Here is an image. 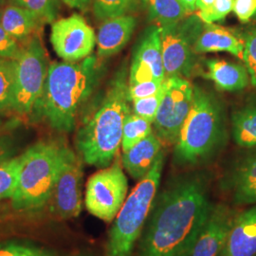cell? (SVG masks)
Returning a JSON list of instances; mask_svg holds the SVG:
<instances>
[{
    "instance_id": "obj_42",
    "label": "cell",
    "mask_w": 256,
    "mask_h": 256,
    "mask_svg": "<svg viewBox=\"0 0 256 256\" xmlns=\"http://www.w3.org/2000/svg\"><path fill=\"white\" fill-rule=\"evenodd\" d=\"M4 9V8H2V4H1V2H0V14H1V12H2V10Z\"/></svg>"
},
{
    "instance_id": "obj_8",
    "label": "cell",
    "mask_w": 256,
    "mask_h": 256,
    "mask_svg": "<svg viewBox=\"0 0 256 256\" xmlns=\"http://www.w3.org/2000/svg\"><path fill=\"white\" fill-rule=\"evenodd\" d=\"M203 25L204 22L198 16H190L160 27L166 78H189L194 72L198 66L196 44Z\"/></svg>"
},
{
    "instance_id": "obj_6",
    "label": "cell",
    "mask_w": 256,
    "mask_h": 256,
    "mask_svg": "<svg viewBox=\"0 0 256 256\" xmlns=\"http://www.w3.org/2000/svg\"><path fill=\"white\" fill-rule=\"evenodd\" d=\"M165 153L162 150L148 174L130 192L114 220L106 238L104 256H133L142 236L164 172Z\"/></svg>"
},
{
    "instance_id": "obj_33",
    "label": "cell",
    "mask_w": 256,
    "mask_h": 256,
    "mask_svg": "<svg viewBox=\"0 0 256 256\" xmlns=\"http://www.w3.org/2000/svg\"><path fill=\"white\" fill-rule=\"evenodd\" d=\"M234 0H214L212 5L205 12H200L198 18L204 23L212 24L225 18L234 10Z\"/></svg>"
},
{
    "instance_id": "obj_2",
    "label": "cell",
    "mask_w": 256,
    "mask_h": 256,
    "mask_svg": "<svg viewBox=\"0 0 256 256\" xmlns=\"http://www.w3.org/2000/svg\"><path fill=\"white\" fill-rule=\"evenodd\" d=\"M128 75V66L122 64L76 133L75 148L86 164L108 167L119 153L124 124L131 113Z\"/></svg>"
},
{
    "instance_id": "obj_31",
    "label": "cell",
    "mask_w": 256,
    "mask_h": 256,
    "mask_svg": "<svg viewBox=\"0 0 256 256\" xmlns=\"http://www.w3.org/2000/svg\"><path fill=\"white\" fill-rule=\"evenodd\" d=\"M164 92L165 80L162 84L160 88L156 92L154 95L132 102L133 113H135L136 115L144 119L147 120L153 124Z\"/></svg>"
},
{
    "instance_id": "obj_30",
    "label": "cell",
    "mask_w": 256,
    "mask_h": 256,
    "mask_svg": "<svg viewBox=\"0 0 256 256\" xmlns=\"http://www.w3.org/2000/svg\"><path fill=\"white\" fill-rule=\"evenodd\" d=\"M12 2L34 12L43 24L54 22L59 8L58 0H12Z\"/></svg>"
},
{
    "instance_id": "obj_1",
    "label": "cell",
    "mask_w": 256,
    "mask_h": 256,
    "mask_svg": "<svg viewBox=\"0 0 256 256\" xmlns=\"http://www.w3.org/2000/svg\"><path fill=\"white\" fill-rule=\"evenodd\" d=\"M210 174L172 178L156 194L133 256H191L210 205Z\"/></svg>"
},
{
    "instance_id": "obj_18",
    "label": "cell",
    "mask_w": 256,
    "mask_h": 256,
    "mask_svg": "<svg viewBox=\"0 0 256 256\" xmlns=\"http://www.w3.org/2000/svg\"><path fill=\"white\" fill-rule=\"evenodd\" d=\"M162 151V142L153 132L126 152H122V165L133 180L140 182L151 170Z\"/></svg>"
},
{
    "instance_id": "obj_21",
    "label": "cell",
    "mask_w": 256,
    "mask_h": 256,
    "mask_svg": "<svg viewBox=\"0 0 256 256\" xmlns=\"http://www.w3.org/2000/svg\"><path fill=\"white\" fill-rule=\"evenodd\" d=\"M205 78L212 81L222 92H240L250 84V75L243 64L220 59H209L205 62Z\"/></svg>"
},
{
    "instance_id": "obj_44",
    "label": "cell",
    "mask_w": 256,
    "mask_h": 256,
    "mask_svg": "<svg viewBox=\"0 0 256 256\" xmlns=\"http://www.w3.org/2000/svg\"><path fill=\"white\" fill-rule=\"evenodd\" d=\"M254 18H256V14H254Z\"/></svg>"
},
{
    "instance_id": "obj_25",
    "label": "cell",
    "mask_w": 256,
    "mask_h": 256,
    "mask_svg": "<svg viewBox=\"0 0 256 256\" xmlns=\"http://www.w3.org/2000/svg\"><path fill=\"white\" fill-rule=\"evenodd\" d=\"M146 9L149 20L158 27L176 23L184 18L188 12L178 0H140Z\"/></svg>"
},
{
    "instance_id": "obj_7",
    "label": "cell",
    "mask_w": 256,
    "mask_h": 256,
    "mask_svg": "<svg viewBox=\"0 0 256 256\" xmlns=\"http://www.w3.org/2000/svg\"><path fill=\"white\" fill-rule=\"evenodd\" d=\"M14 64V101L12 111L28 115L36 110L44 92L50 64L38 36L30 37L12 59Z\"/></svg>"
},
{
    "instance_id": "obj_37",
    "label": "cell",
    "mask_w": 256,
    "mask_h": 256,
    "mask_svg": "<svg viewBox=\"0 0 256 256\" xmlns=\"http://www.w3.org/2000/svg\"><path fill=\"white\" fill-rule=\"evenodd\" d=\"M234 12L241 23H248L256 12V0H234Z\"/></svg>"
},
{
    "instance_id": "obj_41",
    "label": "cell",
    "mask_w": 256,
    "mask_h": 256,
    "mask_svg": "<svg viewBox=\"0 0 256 256\" xmlns=\"http://www.w3.org/2000/svg\"><path fill=\"white\" fill-rule=\"evenodd\" d=\"M74 256H94V254L90 252H80L78 254H75Z\"/></svg>"
},
{
    "instance_id": "obj_20",
    "label": "cell",
    "mask_w": 256,
    "mask_h": 256,
    "mask_svg": "<svg viewBox=\"0 0 256 256\" xmlns=\"http://www.w3.org/2000/svg\"><path fill=\"white\" fill-rule=\"evenodd\" d=\"M198 54L209 52H229L243 59L244 42L227 28L204 23L202 34L196 44Z\"/></svg>"
},
{
    "instance_id": "obj_29",
    "label": "cell",
    "mask_w": 256,
    "mask_h": 256,
    "mask_svg": "<svg viewBox=\"0 0 256 256\" xmlns=\"http://www.w3.org/2000/svg\"><path fill=\"white\" fill-rule=\"evenodd\" d=\"M95 18L100 21L128 14L137 9L138 0H92Z\"/></svg>"
},
{
    "instance_id": "obj_19",
    "label": "cell",
    "mask_w": 256,
    "mask_h": 256,
    "mask_svg": "<svg viewBox=\"0 0 256 256\" xmlns=\"http://www.w3.org/2000/svg\"><path fill=\"white\" fill-rule=\"evenodd\" d=\"M46 216L42 212H25L14 208L10 200L0 202V238L23 236L44 227Z\"/></svg>"
},
{
    "instance_id": "obj_4",
    "label": "cell",
    "mask_w": 256,
    "mask_h": 256,
    "mask_svg": "<svg viewBox=\"0 0 256 256\" xmlns=\"http://www.w3.org/2000/svg\"><path fill=\"white\" fill-rule=\"evenodd\" d=\"M228 140L223 102L216 94L194 86L192 108L174 144L173 164L194 169L214 162Z\"/></svg>"
},
{
    "instance_id": "obj_11",
    "label": "cell",
    "mask_w": 256,
    "mask_h": 256,
    "mask_svg": "<svg viewBox=\"0 0 256 256\" xmlns=\"http://www.w3.org/2000/svg\"><path fill=\"white\" fill-rule=\"evenodd\" d=\"M82 162L81 156L70 147L48 204L55 218L72 220L82 212Z\"/></svg>"
},
{
    "instance_id": "obj_28",
    "label": "cell",
    "mask_w": 256,
    "mask_h": 256,
    "mask_svg": "<svg viewBox=\"0 0 256 256\" xmlns=\"http://www.w3.org/2000/svg\"><path fill=\"white\" fill-rule=\"evenodd\" d=\"M14 101V64L0 58V114L12 110Z\"/></svg>"
},
{
    "instance_id": "obj_35",
    "label": "cell",
    "mask_w": 256,
    "mask_h": 256,
    "mask_svg": "<svg viewBox=\"0 0 256 256\" xmlns=\"http://www.w3.org/2000/svg\"><path fill=\"white\" fill-rule=\"evenodd\" d=\"M21 46L18 41L9 34L0 24V58L14 59Z\"/></svg>"
},
{
    "instance_id": "obj_17",
    "label": "cell",
    "mask_w": 256,
    "mask_h": 256,
    "mask_svg": "<svg viewBox=\"0 0 256 256\" xmlns=\"http://www.w3.org/2000/svg\"><path fill=\"white\" fill-rule=\"evenodd\" d=\"M136 25V18L130 14L102 21L96 36L97 56L106 58L117 54L128 45Z\"/></svg>"
},
{
    "instance_id": "obj_38",
    "label": "cell",
    "mask_w": 256,
    "mask_h": 256,
    "mask_svg": "<svg viewBox=\"0 0 256 256\" xmlns=\"http://www.w3.org/2000/svg\"><path fill=\"white\" fill-rule=\"evenodd\" d=\"M66 5L70 8L78 9L80 10H86L90 7L92 0H62Z\"/></svg>"
},
{
    "instance_id": "obj_26",
    "label": "cell",
    "mask_w": 256,
    "mask_h": 256,
    "mask_svg": "<svg viewBox=\"0 0 256 256\" xmlns=\"http://www.w3.org/2000/svg\"><path fill=\"white\" fill-rule=\"evenodd\" d=\"M151 133H153L152 124L131 112L124 120L122 128V152H126L138 142L148 137Z\"/></svg>"
},
{
    "instance_id": "obj_14",
    "label": "cell",
    "mask_w": 256,
    "mask_h": 256,
    "mask_svg": "<svg viewBox=\"0 0 256 256\" xmlns=\"http://www.w3.org/2000/svg\"><path fill=\"white\" fill-rule=\"evenodd\" d=\"M239 156L220 180V190L234 206L256 204V148Z\"/></svg>"
},
{
    "instance_id": "obj_10",
    "label": "cell",
    "mask_w": 256,
    "mask_h": 256,
    "mask_svg": "<svg viewBox=\"0 0 256 256\" xmlns=\"http://www.w3.org/2000/svg\"><path fill=\"white\" fill-rule=\"evenodd\" d=\"M194 101V86L186 78H165V92L153 124L162 142L174 146L180 137Z\"/></svg>"
},
{
    "instance_id": "obj_36",
    "label": "cell",
    "mask_w": 256,
    "mask_h": 256,
    "mask_svg": "<svg viewBox=\"0 0 256 256\" xmlns=\"http://www.w3.org/2000/svg\"><path fill=\"white\" fill-rule=\"evenodd\" d=\"M18 150V142L14 136L0 134V164L14 158Z\"/></svg>"
},
{
    "instance_id": "obj_9",
    "label": "cell",
    "mask_w": 256,
    "mask_h": 256,
    "mask_svg": "<svg viewBox=\"0 0 256 256\" xmlns=\"http://www.w3.org/2000/svg\"><path fill=\"white\" fill-rule=\"evenodd\" d=\"M128 178L119 160L92 174L86 185L88 212L106 223L116 218L128 198Z\"/></svg>"
},
{
    "instance_id": "obj_40",
    "label": "cell",
    "mask_w": 256,
    "mask_h": 256,
    "mask_svg": "<svg viewBox=\"0 0 256 256\" xmlns=\"http://www.w3.org/2000/svg\"><path fill=\"white\" fill-rule=\"evenodd\" d=\"M185 10L189 12L196 10V0H178Z\"/></svg>"
},
{
    "instance_id": "obj_43",
    "label": "cell",
    "mask_w": 256,
    "mask_h": 256,
    "mask_svg": "<svg viewBox=\"0 0 256 256\" xmlns=\"http://www.w3.org/2000/svg\"><path fill=\"white\" fill-rule=\"evenodd\" d=\"M2 124H3V122H2V120H1V118H0V128L2 126Z\"/></svg>"
},
{
    "instance_id": "obj_22",
    "label": "cell",
    "mask_w": 256,
    "mask_h": 256,
    "mask_svg": "<svg viewBox=\"0 0 256 256\" xmlns=\"http://www.w3.org/2000/svg\"><path fill=\"white\" fill-rule=\"evenodd\" d=\"M0 24L18 41H23L36 34L43 23L34 12L12 4L2 10Z\"/></svg>"
},
{
    "instance_id": "obj_27",
    "label": "cell",
    "mask_w": 256,
    "mask_h": 256,
    "mask_svg": "<svg viewBox=\"0 0 256 256\" xmlns=\"http://www.w3.org/2000/svg\"><path fill=\"white\" fill-rule=\"evenodd\" d=\"M21 166V155L0 164V202L10 200L14 196L18 187Z\"/></svg>"
},
{
    "instance_id": "obj_39",
    "label": "cell",
    "mask_w": 256,
    "mask_h": 256,
    "mask_svg": "<svg viewBox=\"0 0 256 256\" xmlns=\"http://www.w3.org/2000/svg\"><path fill=\"white\" fill-rule=\"evenodd\" d=\"M214 0H196V10L200 12H205L212 5Z\"/></svg>"
},
{
    "instance_id": "obj_15",
    "label": "cell",
    "mask_w": 256,
    "mask_h": 256,
    "mask_svg": "<svg viewBox=\"0 0 256 256\" xmlns=\"http://www.w3.org/2000/svg\"><path fill=\"white\" fill-rule=\"evenodd\" d=\"M238 214L226 203H212L191 256H220Z\"/></svg>"
},
{
    "instance_id": "obj_34",
    "label": "cell",
    "mask_w": 256,
    "mask_h": 256,
    "mask_svg": "<svg viewBox=\"0 0 256 256\" xmlns=\"http://www.w3.org/2000/svg\"><path fill=\"white\" fill-rule=\"evenodd\" d=\"M162 82L156 80H149L144 82H137L134 84H128V94L131 102L135 100L146 98L154 95L158 92Z\"/></svg>"
},
{
    "instance_id": "obj_32",
    "label": "cell",
    "mask_w": 256,
    "mask_h": 256,
    "mask_svg": "<svg viewBox=\"0 0 256 256\" xmlns=\"http://www.w3.org/2000/svg\"><path fill=\"white\" fill-rule=\"evenodd\" d=\"M244 42L243 61L252 84L256 88V28H250L242 36Z\"/></svg>"
},
{
    "instance_id": "obj_16",
    "label": "cell",
    "mask_w": 256,
    "mask_h": 256,
    "mask_svg": "<svg viewBox=\"0 0 256 256\" xmlns=\"http://www.w3.org/2000/svg\"><path fill=\"white\" fill-rule=\"evenodd\" d=\"M220 256H256V204L239 212Z\"/></svg>"
},
{
    "instance_id": "obj_12",
    "label": "cell",
    "mask_w": 256,
    "mask_h": 256,
    "mask_svg": "<svg viewBox=\"0 0 256 256\" xmlns=\"http://www.w3.org/2000/svg\"><path fill=\"white\" fill-rule=\"evenodd\" d=\"M50 42L56 54L64 62L75 63L92 55L96 34L82 16L74 14L52 22Z\"/></svg>"
},
{
    "instance_id": "obj_23",
    "label": "cell",
    "mask_w": 256,
    "mask_h": 256,
    "mask_svg": "<svg viewBox=\"0 0 256 256\" xmlns=\"http://www.w3.org/2000/svg\"><path fill=\"white\" fill-rule=\"evenodd\" d=\"M232 134L239 146L256 148V101L250 102L234 111Z\"/></svg>"
},
{
    "instance_id": "obj_13",
    "label": "cell",
    "mask_w": 256,
    "mask_h": 256,
    "mask_svg": "<svg viewBox=\"0 0 256 256\" xmlns=\"http://www.w3.org/2000/svg\"><path fill=\"white\" fill-rule=\"evenodd\" d=\"M165 78L160 28L155 24L144 30L134 46L128 84H134L149 80L164 82Z\"/></svg>"
},
{
    "instance_id": "obj_3",
    "label": "cell",
    "mask_w": 256,
    "mask_h": 256,
    "mask_svg": "<svg viewBox=\"0 0 256 256\" xmlns=\"http://www.w3.org/2000/svg\"><path fill=\"white\" fill-rule=\"evenodd\" d=\"M104 66L96 55L82 61L50 64L38 104L46 122L58 132L74 131L77 119L99 86Z\"/></svg>"
},
{
    "instance_id": "obj_24",
    "label": "cell",
    "mask_w": 256,
    "mask_h": 256,
    "mask_svg": "<svg viewBox=\"0 0 256 256\" xmlns=\"http://www.w3.org/2000/svg\"><path fill=\"white\" fill-rule=\"evenodd\" d=\"M0 256H72L23 238H0Z\"/></svg>"
},
{
    "instance_id": "obj_5",
    "label": "cell",
    "mask_w": 256,
    "mask_h": 256,
    "mask_svg": "<svg viewBox=\"0 0 256 256\" xmlns=\"http://www.w3.org/2000/svg\"><path fill=\"white\" fill-rule=\"evenodd\" d=\"M68 148L62 140H42L21 154L18 187L10 200L14 208L25 212L44 210Z\"/></svg>"
}]
</instances>
